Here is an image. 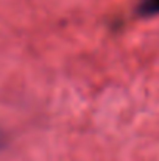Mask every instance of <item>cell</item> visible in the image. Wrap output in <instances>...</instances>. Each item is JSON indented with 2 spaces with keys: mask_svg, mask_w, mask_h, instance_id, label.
<instances>
[{
  "mask_svg": "<svg viewBox=\"0 0 159 161\" xmlns=\"http://www.w3.org/2000/svg\"><path fill=\"white\" fill-rule=\"evenodd\" d=\"M137 11L142 16L159 14V0H142L139 3V9Z\"/></svg>",
  "mask_w": 159,
  "mask_h": 161,
  "instance_id": "cell-1",
  "label": "cell"
},
{
  "mask_svg": "<svg viewBox=\"0 0 159 161\" xmlns=\"http://www.w3.org/2000/svg\"><path fill=\"white\" fill-rule=\"evenodd\" d=\"M3 141H5V139H3V136H2V133H0V147L3 146Z\"/></svg>",
  "mask_w": 159,
  "mask_h": 161,
  "instance_id": "cell-2",
  "label": "cell"
}]
</instances>
